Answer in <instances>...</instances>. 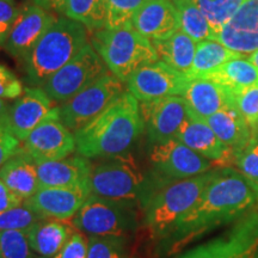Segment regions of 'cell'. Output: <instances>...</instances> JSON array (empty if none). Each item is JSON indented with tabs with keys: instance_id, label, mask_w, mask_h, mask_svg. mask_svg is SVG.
Returning a JSON list of instances; mask_svg holds the SVG:
<instances>
[{
	"instance_id": "obj_1",
	"label": "cell",
	"mask_w": 258,
	"mask_h": 258,
	"mask_svg": "<svg viewBox=\"0 0 258 258\" xmlns=\"http://www.w3.org/2000/svg\"><path fill=\"white\" fill-rule=\"evenodd\" d=\"M256 203V192L240 172L230 167L217 170L195 206L165 238L175 252L195 238L226 222L239 219Z\"/></svg>"
},
{
	"instance_id": "obj_2",
	"label": "cell",
	"mask_w": 258,
	"mask_h": 258,
	"mask_svg": "<svg viewBox=\"0 0 258 258\" xmlns=\"http://www.w3.org/2000/svg\"><path fill=\"white\" fill-rule=\"evenodd\" d=\"M144 127L139 101L124 91L95 120L74 133L76 151L88 159L123 154L133 146Z\"/></svg>"
},
{
	"instance_id": "obj_3",
	"label": "cell",
	"mask_w": 258,
	"mask_h": 258,
	"mask_svg": "<svg viewBox=\"0 0 258 258\" xmlns=\"http://www.w3.org/2000/svg\"><path fill=\"white\" fill-rule=\"evenodd\" d=\"M217 173L211 170L190 178L173 180L144 200V224L153 239L164 240L177 222L199 201L208 183Z\"/></svg>"
},
{
	"instance_id": "obj_4",
	"label": "cell",
	"mask_w": 258,
	"mask_h": 258,
	"mask_svg": "<svg viewBox=\"0 0 258 258\" xmlns=\"http://www.w3.org/2000/svg\"><path fill=\"white\" fill-rule=\"evenodd\" d=\"M86 29L67 17L56 19L24 60L28 82L42 85L69 63L89 43Z\"/></svg>"
},
{
	"instance_id": "obj_5",
	"label": "cell",
	"mask_w": 258,
	"mask_h": 258,
	"mask_svg": "<svg viewBox=\"0 0 258 258\" xmlns=\"http://www.w3.org/2000/svg\"><path fill=\"white\" fill-rule=\"evenodd\" d=\"M91 46L112 76L122 83H127L141 67L159 61L152 42L133 27L97 30L91 38Z\"/></svg>"
},
{
	"instance_id": "obj_6",
	"label": "cell",
	"mask_w": 258,
	"mask_h": 258,
	"mask_svg": "<svg viewBox=\"0 0 258 258\" xmlns=\"http://www.w3.org/2000/svg\"><path fill=\"white\" fill-rule=\"evenodd\" d=\"M145 185L143 172L129 153L109 157L93 164L90 173V188L93 195L114 201L133 205L144 202Z\"/></svg>"
},
{
	"instance_id": "obj_7",
	"label": "cell",
	"mask_w": 258,
	"mask_h": 258,
	"mask_svg": "<svg viewBox=\"0 0 258 258\" xmlns=\"http://www.w3.org/2000/svg\"><path fill=\"white\" fill-rule=\"evenodd\" d=\"M135 205L114 201L91 194L78 213L73 224L90 237H112L128 239L138 228Z\"/></svg>"
},
{
	"instance_id": "obj_8",
	"label": "cell",
	"mask_w": 258,
	"mask_h": 258,
	"mask_svg": "<svg viewBox=\"0 0 258 258\" xmlns=\"http://www.w3.org/2000/svg\"><path fill=\"white\" fill-rule=\"evenodd\" d=\"M123 92V83L106 73L59 106L60 120L76 133L95 120Z\"/></svg>"
},
{
	"instance_id": "obj_9",
	"label": "cell",
	"mask_w": 258,
	"mask_h": 258,
	"mask_svg": "<svg viewBox=\"0 0 258 258\" xmlns=\"http://www.w3.org/2000/svg\"><path fill=\"white\" fill-rule=\"evenodd\" d=\"M106 73L104 61L88 43L69 63L42 84V89L51 101L64 103Z\"/></svg>"
},
{
	"instance_id": "obj_10",
	"label": "cell",
	"mask_w": 258,
	"mask_h": 258,
	"mask_svg": "<svg viewBox=\"0 0 258 258\" xmlns=\"http://www.w3.org/2000/svg\"><path fill=\"white\" fill-rule=\"evenodd\" d=\"M258 250V212H246L228 233L200 245L179 258H254Z\"/></svg>"
},
{
	"instance_id": "obj_11",
	"label": "cell",
	"mask_w": 258,
	"mask_h": 258,
	"mask_svg": "<svg viewBox=\"0 0 258 258\" xmlns=\"http://www.w3.org/2000/svg\"><path fill=\"white\" fill-rule=\"evenodd\" d=\"M154 172L161 179L179 180L213 170L215 164L173 138L153 144L150 154Z\"/></svg>"
},
{
	"instance_id": "obj_12",
	"label": "cell",
	"mask_w": 258,
	"mask_h": 258,
	"mask_svg": "<svg viewBox=\"0 0 258 258\" xmlns=\"http://www.w3.org/2000/svg\"><path fill=\"white\" fill-rule=\"evenodd\" d=\"M23 148L36 163L63 159L76 151V139L61 122L59 106L51 109L29 134Z\"/></svg>"
},
{
	"instance_id": "obj_13",
	"label": "cell",
	"mask_w": 258,
	"mask_h": 258,
	"mask_svg": "<svg viewBox=\"0 0 258 258\" xmlns=\"http://www.w3.org/2000/svg\"><path fill=\"white\" fill-rule=\"evenodd\" d=\"M190 79L164 61L138 70L128 79L127 91L138 101L146 102L170 96H183Z\"/></svg>"
},
{
	"instance_id": "obj_14",
	"label": "cell",
	"mask_w": 258,
	"mask_h": 258,
	"mask_svg": "<svg viewBox=\"0 0 258 258\" xmlns=\"http://www.w3.org/2000/svg\"><path fill=\"white\" fill-rule=\"evenodd\" d=\"M140 112L152 144L176 138L188 118V105L182 96H170L140 103Z\"/></svg>"
},
{
	"instance_id": "obj_15",
	"label": "cell",
	"mask_w": 258,
	"mask_h": 258,
	"mask_svg": "<svg viewBox=\"0 0 258 258\" xmlns=\"http://www.w3.org/2000/svg\"><path fill=\"white\" fill-rule=\"evenodd\" d=\"M55 21L49 11L35 4L22 9L3 48L24 61Z\"/></svg>"
},
{
	"instance_id": "obj_16",
	"label": "cell",
	"mask_w": 258,
	"mask_h": 258,
	"mask_svg": "<svg viewBox=\"0 0 258 258\" xmlns=\"http://www.w3.org/2000/svg\"><path fill=\"white\" fill-rule=\"evenodd\" d=\"M215 41L241 56L258 50V0H244L215 34Z\"/></svg>"
},
{
	"instance_id": "obj_17",
	"label": "cell",
	"mask_w": 258,
	"mask_h": 258,
	"mask_svg": "<svg viewBox=\"0 0 258 258\" xmlns=\"http://www.w3.org/2000/svg\"><path fill=\"white\" fill-rule=\"evenodd\" d=\"M51 109V99L43 89L25 88L24 95L9 106L0 123L5 125L19 141H25Z\"/></svg>"
},
{
	"instance_id": "obj_18",
	"label": "cell",
	"mask_w": 258,
	"mask_h": 258,
	"mask_svg": "<svg viewBox=\"0 0 258 258\" xmlns=\"http://www.w3.org/2000/svg\"><path fill=\"white\" fill-rule=\"evenodd\" d=\"M91 194L90 184L40 188L31 198L24 200V202L43 218L70 220L78 213Z\"/></svg>"
},
{
	"instance_id": "obj_19",
	"label": "cell",
	"mask_w": 258,
	"mask_h": 258,
	"mask_svg": "<svg viewBox=\"0 0 258 258\" xmlns=\"http://www.w3.org/2000/svg\"><path fill=\"white\" fill-rule=\"evenodd\" d=\"M188 114V118L179 128L176 139L215 165L226 166L233 163V150L222 143L203 118L192 115L189 110Z\"/></svg>"
},
{
	"instance_id": "obj_20",
	"label": "cell",
	"mask_w": 258,
	"mask_h": 258,
	"mask_svg": "<svg viewBox=\"0 0 258 258\" xmlns=\"http://www.w3.org/2000/svg\"><path fill=\"white\" fill-rule=\"evenodd\" d=\"M133 28L150 41H163L179 30V17L171 0H146L133 18Z\"/></svg>"
},
{
	"instance_id": "obj_21",
	"label": "cell",
	"mask_w": 258,
	"mask_h": 258,
	"mask_svg": "<svg viewBox=\"0 0 258 258\" xmlns=\"http://www.w3.org/2000/svg\"><path fill=\"white\" fill-rule=\"evenodd\" d=\"M182 97L189 112L201 118H207L222 109L235 105V97L220 84L208 78L190 80Z\"/></svg>"
},
{
	"instance_id": "obj_22",
	"label": "cell",
	"mask_w": 258,
	"mask_h": 258,
	"mask_svg": "<svg viewBox=\"0 0 258 258\" xmlns=\"http://www.w3.org/2000/svg\"><path fill=\"white\" fill-rule=\"evenodd\" d=\"M92 164L83 156L37 163L40 188H59L90 184Z\"/></svg>"
},
{
	"instance_id": "obj_23",
	"label": "cell",
	"mask_w": 258,
	"mask_h": 258,
	"mask_svg": "<svg viewBox=\"0 0 258 258\" xmlns=\"http://www.w3.org/2000/svg\"><path fill=\"white\" fill-rule=\"evenodd\" d=\"M77 231L73 221L67 219L42 218L29 231L31 250L41 258L55 256Z\"/></svg>"
},
{
	"instance_id": "obj_24",
	"label": "cell",
	"mask_w": 258,
	"mask_h": 258,
	"mask_svg": "<svg viewBox=\"0 0 258 258\" xmlns=\"http://www.w3.org/2000/svg\"><path fill=\"white\" fill-rule=\"evenodd\" d=\"M0 179L22 200L31 198L40 189L37 163L24 148L0 167Z\"/></svg>"
},
{
	"instance_id": "obj_25",
	"label": "cell",
	"mask_w": 258,
	"mask_h": 258,
	"mask_svg": "<svg viewBox=\"0 0 258 258\" xmlns=\"http://www.w3.org/2000/svg\"><path fill=\"white\" fill-rule=\"evenodd\" d=\"M203 120L226 146L233 150V153L244 148L256 137L235 105L222 109Z\"/></svg>"
},
{
	"instance_id": "obj_26",
	"label": "cell",
	"mask_w": 258,
	"mask_h": 258,
	"mask_svg": "<svg viewBox=\"0 0 258 258\" xmlns=\"http://www.w3.org/2000/svg\"><path fill=\"white\" fill-rule=\"evenodd\" d=\"M206 78L220 84L234 97L258 83V70L244 56L234 57Z\"/></svg>"
},
{
	"instance_id": "obj_27",
	"label": "cell",
	"mask_w": 258,
	"mask_h": 258,
	"mask_svg": "<svg viewBox=\"0 0 258 258\" xmlns=\"http://www.w3.org/2000/svg\"><path fill=\"white\" fill-rule=\"evenodd\" d=\"M158 56L171 67L186 74L191 69L196 51V42L179 30L163 41H151Z\"/></svg>"
},
{
	"instance_id": "obj_28",
	"label": "cell",
	"mask_w": 258,
	"mask_h": 258,
	"mask_svg": "<svg viewBox=\"0 0 258 258\" xmlns=\"http://www.w3.org/2000/svg\"><path fill=\"white\" fill-rule=\"evenodd\" d=\"M239 56L241 55L226 48L220 42L215 40L201 41L196 46L191 69L185 76L190 80L206 78L209 74L218 71L227 61Z\"/></svg>"
},
{
	"instance_id": "obj_29",
	"label": "cell",
	"mask_w": 258,
	"mask_h": 258,
	"mask_svg": "<svg viewBox=\"0 0 258 258\" xmlns=\"http://www.w3.org/2000/svg\"><path fill=\"white\" fill-rule=\"evenodd\" d=\"M179 17V29L196 43L215 40V34L199 6L192 0H172Z\"/></svg>"
},
{
	"instance_id": "obj_30",
	"label": "cell",
	"mask_w": 258,
	"mask_h": 258,
	"mask_svg": "<svg viewBox=\"0 0 258 258\" xmlns=\"http://www.w3.org/2000/svg\"><path fill=\"white\" fill-rule=\"evenodd\" d=\"M62 14L91 30L105 28L108 0H67Z\"/></svg>"
},
{
	"instance_id": "obj_31",
	"label": "cell",
	"mask_w": 258,
	"mask_h": 258,
	"mask_svg": "<svg viewBox=\"0 0 258 258\" xmlns=\"http://www.w3.org/2000/svg\"><path fill=\"white\" fill-rule=\"evenodd\" d=\"M192 2L199 6L211 24L214 34H217L222 25L239 9L244 0H192Z\"/></svg>"
},
{
	"instance_id": "obj_32",
	"label": "cell",
	"mask_w": 258,
	"mask_h": 258,
	"mask_svg": "<svg viewBox=\"0 0 258 258\" xmlns=\"http://www.w3.org/2000/svg\"><path fill=\"white\" fill-rule=\"evenodd\" d=\"M146 0H108V15L104 29L133 27V18Z\"/></svg>"
},
{
	"instance_id": "obj_33",
	"label": "cell",
	"mask_w": 258,
	"mask_h": 258,
	"mask_svg": "<svg viewBox=\"0 0 258 258\" xmlns=\"http://www.w3.org/2000/svg\"><path fill=\"white\" fill-rule=\"evenodd\" d=\"M43 217L23 202L21 206L0 213V231H30V228Z\"/></svg>"
},
{
	"instance_id": "obj_34",
	"label": "cell",
	"mask_w": 258,
	"mask_h": 258,
	"mask_svg": "<svg viewBox=\"0 0 258 258\" xmlns=\"http://www.w3.org/2000/svg\"><path fill=\"white\" fill-rule=\"evenodd\" d=\"M0 258H34L29 232L0 231Z\"/></svg>"
},
{
	"instance_id": "obj_35",
	"label": "cell",
	"mask_w": 258,
	"mask_h": 258,
	"mask_svg": "<svg viewBox=\"0 0 258 258\" xmlns=\"http://www.w3.org/2000/svg\"><path fill=\"white\" fill-rule=\"evenodd\" d=\"M125 240L112 237H90L88 258H127Z\"/></svg>"
},
{
	"instance_id": "obj_36",
	"label": "cell",
	"mask_w": 258,
	"mask_h": 258,
	"mask_svg": "<svg viewBox=\"0 0 258 258\" xmlns=\"http://www.w3.org/2000/svg\"><path fill=\"white\" fill-rule=\"evenodd\" d=\"M235 106L253 135H258V83L235 96Z\"/></svg>"
},
{
	"instance_id": "obj_37",
	"label": "cell",
	"mask_w": 258,
	"mask_h": 258,
	"mask_svg": "<svg viewBox=\"0 0 258 258\" xmlns=\"http://www.w3.org/2000/svg\"><path fill=\"white\" fill-rule=\"evenodd\" d=\"M233 163L251 183H258V135L240 151L233 153Z\"/></svg>"
},
{
	"instance_id": "obj_38",
	"label": "cell",
	"mask_w": 258,
	"mask_h": 258,
	"mask_svg": "<svg viewBox=\"0 0 258 258\" xmlns=\"http://www.w3.org/2000/svg\"><path fill=\"white\" fill-rule=\"evenodd\" d=\"M21 10L15 0H0V47L8 38Z\"/></svg>"
},
{
	"instance_id": "obj_39",
	"label": "cell",
	"mask_w": 258,
	"mask_h": 258,
	"mask_svg": "<svg viewBox=\"0 0 258 258\" xmlns=\"http://www.w3.org/2000/svg\"><path fill=\"white\" fill-rule=\"evenodd\" d=\"M88 251L89 239L83 232L77 231L62 249L50 258H88Z\"/></svg>"
},
{
	"instance_id": "obj_40",
	"label": "cell",
	"mask_w": 258,
	"mask_h": 258,
	"mask_svg": "<svg viewBox=\"0 0 258 258\" xmlns=\"http://www.w3.org/2000/svg\"><path fill=\"white\" fill-rule=\"evenodd\" d=\"M23 85L17 76L8 67L0 64V97L4 99H15L22 96Z\"/></svg>"
},
{
	"instance_id": "obj_41",
	"label": "cell",
	"mask_w": 258,
	"mask_h": 258,
	"mask_svg": "<svg viewBox=\"0 0 258 258\" xmlns=\"http://www.w3.org/2000/svg\"><path fill=\"white\" fill-rule=\"evenodd\" d=\"M21 143L5 125L0 123V167L21 150Z\"/></svg>"
},
{
	"instance_id": "obj_42",
	"label": "cell",
	"mask_w": 258,
	"mask_h": 258,
	"mask_svg": "<svg viewBox=\"0 0 258 258\" xmlns=\"http://www.w3.org/2000/svg\"><path fill=\"white\" fill-rule=\"evenodd\" d=\"M24 202V200L18 198L8 188V185L0 179V213L8 211L10 208L17 207Z\"/></svg>"
},
{
	"instance_id": "obj_43",
	"label": "cell",
	"mask_w": 258,
	"mask_h": 258,
	"mask_svg": "<svg viewBox=\"0 0 258 258\" xmlns=\"http://www.w3.org/2000/svg\"><path fill=\"white\" fill-rule=\"evenodd\" d=\"M35 5L47 10V11L63 12V8L67 0H32Z\"/></svg>"
},
{
	"instance_id": "obj_44",
	"label": "cell",
	"mask_w": 258,
	"mask_h": 258,
	"mask_svg": "<svg viewBox=\"0 0 258 258\" xmlns=\"http://www.w3.org/2000/svg\"><path fill=\"white\" fill-rule=\"evenodd\" d=\"M9 106H10V105L8 104V103H6L5 99L0 97V121L3 120V117H4L6 112H8Z\"/></svg>"
},
{
	"instance_id": "obj_45",
	"label": "cell",
	"mask_w": 258,
	"mask_h": 258,
	"mask_svg": "<svg viewBox=\"0 0 258 258\" xmlns=\"http://www.w3.org/2000/svg\"><path fill=\"white\" fill-rule=\"evenodd\" d=\"M249 60L253 63V66L258 70V50L251 54V55L249 56Z\"/></svg>"
},
{
	"instance_id": "obj_46",
	"label": "cell",
	"mask_w": 258,
	"mask_h": 258,
	"mask_svg": "<svg viewBox=\"0 0 258 258\" xmlns=\"http://www.w3.org/2000/svg\"><path fill=\"white\" fill-rule=\"evenodd\" d=\"M250 184H251V186H252V188H253L254 192H256V202L258 203V183H251V182H250Z\"/></svg>"
},
{
	"instance_id": "obj_47",
	"label": "cell",
	"mask_w": 258,
	"mask_h": 258,
	"mask_svg": "<svg viewBox=\"0 0 258 258\" xmlns=\"http://www.w3.org/2000/svg\"><path fill=\"white\" fill-rule=\"evenodd\" d=\"M254 258H258V254H257V256H254Z\"/></svg>"
},
{
	"instance_id": "obj_48",
	"label": "cell",
	"mask_w": 258,
	"mask_h": 258,
	"mask_svg": "<svg viewBox=\"0 0 258 258\" xmlns=\"http://www.w3.org/2000/svg\"><path fill=\"white\" fill-rule=\"evenodd\" d=\"M171 2H172V0H171Z\"/></svg>"
}]
</instances>
